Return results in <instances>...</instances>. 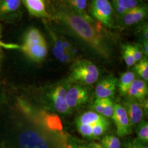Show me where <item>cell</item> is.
<instances>
[{
	"label": "cell",
	"mask_w": 148,
	"mask_h": 148,
	"mask_svg": "<svg viewBox=\"0 0 148 148\" xmlns=\"http://www.w3.org/2000/svg\"><path fill=\"white\" fill-rule=\"evenodd\" d=\"M59 17L71 32L96 52L106 58L109 57V50L104 40L92 24L90 18L81 16L74 11H62Z\"/></svg>",
	"instance_id": "1"
},
{
	"label": "cell",
	"mask_w": 148,
	"mask_h": 148,
	"mask_svg": "<svg viewBox=\"0 0 148 148\" xmlns=\"http://www.w3.org/2000/svg\"><path fill=\"white\" fill-rule=\"evenodd\" d=\"M99 74V70L94 64L90 61L82 60L74 64L69 80L71 82L90 85L98 79Z\"/></svg>",
	"instance_id": "2"
},
{
	"label": "cell",
	"mask_w": 148,
	"mask_h": 148,
	"mask_svg": "<svg viewBox=\"0 0 148 148\" xmlns=\"http://www.w3.org/2000/svg\"><path fill=\"white\" fill-rule=\"evenodd\" d=\"M91 14L108 27L112 24V8L108 0H93L91 4Z\"/></svg>",
	"instance_id": "3"
},
{
	"label": "cell",
	"mask_w": 148,
	"mask_h": 148,
	"mask_svg": "<svg viewBox=\"0 0 148 148\" xmlns=\"http://www.w3.org/2000/svg\"><path fill=\"white\" fill-rule=\"evenodd\" d=\"M112 119L117 129V133L120 137H125L132 132V126L130 124L127 112L125 108L120 104H114Z\"/></svg>",
	"instance_id": "4"
},
{
	"label": "cell",
	"mask_w": 148,
	"mask_h": 148,
	"mask_svg": "<svg viewBox=\"0 0 148 148\" xmlns=\"http://www.w3.org/2000/svg\"><path fill=\"white\" fill-rule=\"evenodd\" d=\"M88 97V92L86 88L79 86H74L66 92L65 101L70 109L85 104Z\"/></svg>",
	"instance_id": "5"
},
{
	"label": "cell",
	"mask_w": 148,
	"mask_h": 148,
	"mask_svg": "<svg viewBox=\"0 0 148 148\" xmlns=\"http://www.w3.org/2000/svg\"><path fill=\"white\" fill-rule=\"evenodd\" d=\"M148 14V7L140 5L127 11L121 17V22L124 26H131L142 21Z\"/></svg>",
	"instance_id": "6"
},
{
	"label": "cell",
	"mask_w": 148,
	"mask_h": 148,
	"mask_svg": "<svg viewBox=\"0 0 148 148\" xmlns=\"http://www.w3.org/2000/svg\"><path fill=\"white\" fill-rule=\"evenodd\" d=\"M117 79L112 76H109L101 80L96 86L95 95L97 98L112 97L116 88Z\"/></svg>",
	"instance_id": "7"
},
{
	"label": "cell",
	"mask_w": 148,
	"mask_h": 148,
	"mask_svg": "<svg viewBox=\"0 0 148 148\" xmlns=\"http://www.w3.org/2000/svg\"><path fill=\"white\" fill-rule=\"evenodd\" d=\"M124 108L127 112L130 124L134 126L139 124L143 119V108L142 106L134 99L125 101Z\"/></svg>",
	"instance_id": "8"
},
{
	"label": "cell",
	"mask_w": 148,
	"mask_h": 148,
	"mask_svg": "<svg viewBox=\"0 0 148 148\" xmlns=\"http://www.w3.org/2000/svg\"><path fill=\"white\" fill-rule=\"evenodd\" d=\"M53 51L55 57L62 63L69 62L72 58L71 45L63 39L55 40Z\"/></svg>",
	"instance_id": "9"
},
{
	"label": "cell",
	"mask_w": 148,
	"mask_h": 148,
	"mask_svg": "<svg viewBox=\"0 0 148 148\" xmlns=\"http://www.w3.org/2000/svg\"><path fill=\"white\" fill-rule=\"evenodd\" d=\"M23 52L30 58L35 62H41L46 58L48 50L46 42L29 46H21Z\"/></svg>",
	"instance_id": "10"
},
{
	"label": "cell",
	"mask_w": 148,
	"mask_h": 148,
	"mask_svg": "<svg viewBox=\"0 0 148 148\" xmlns=\"http://www.w3.org/2000/svg\"><path fill=\"white\" fill-rule=\"evenodd\" d=\"M66 90L63 86L57 87L51 93V99L53 106L57 111L61 113H66L69 110L65 101Z\"/></svg>",
	"instance_id": "11"
},
{
	"label": "cell",
	"mask_w": 148,
	"mask_h": 148,
	"mask_svg": "<svg viewBox=\"0 0 148 148\" xmlns=\"http://www.w3.org/2000/svg\"><path fill=\"white\" fill-rule=\"evenodd\" d=\"M127 94L134 99L142 101L148 94V86L145 81L134 79L131 85Z\"/></svg>",
	"instance_id": "12"
},
{
	"label": "cell",
	"mask_w": 148,
	"mask_h": 148,
	"mask_svg": "<svg viewBox=\"0 0 148 148\" xmlns=\"http://www.w3.org/2000/svg\"><path fill=\"white\" fill-rule=\"evenodd\" d=\"M30 14L37 17H46L48 14L44 0H23Z\"/></svg>",
	"instance_id": "13"
},
{
	"label": "cell",
	"mask_w": 148,
	"mask_h": 148,
	"mask_svg": "<svg viewBox=\"0 0 148 148\" xmlns=\"http://www.w3.org/2000/svg\"><path fill=\"white\" fill-rule=\"evenodd\" d=\"M139 0H114V7L117 14L121 16L127 11L140 5Z\"/></svg>",
	"instance_id": "14"
},
{
	"label": "cell",
	"mask_w": 148,
	"mask_h": 148,
	"mask_svg": "<svg viewBox=\"0 0 148 148\" xmlns=\"http://www.w3.org/2000/svg\"><path fill=\"white\" fill-rule=\"evenodd\" d=\"M106 120H107L106 119L103 115L95 112L89 111L79 116L76 120V123L89 125L92 126L98 122L105 121Z\"/></svg>",
	"instance_id": "15"
},
{
	"label": "cell",
	"mask_w": 148,
	"mask_h": 148,
	"mask_svg": "<svg viewBox=\"0 0 148 148\" xmlns=\"http://www.w3.org/2000/svg\"><path fill=\"white\" fill-rule=\"evenodd\" d=\"M46 42L42 35L37 29L32 28L27 32L23 46H29Z\"/></svg>",
	"instance_id": "16"
},
{
	"label": "cell",
	"mask_w": 148,
	"mask_h": 148,
	"mask_svg": "<svg viewBox=\"0 0 148 148\" xmlns=\"http://www.w3.org/2000/svg\"><path fill=\"white\" fill-rule=\"evenodd\" d=\"M135 79V75L132 71L122 74L119 83V89L122 95H126L131 84Z\"/></svg>",
	"instance_id": "17"
},
{
	"label": "cell",
	"mask_w": 148,
	"mask_h": 148,
	"mask_svg": "<svg viewBox=\"0 0 148 148\" xmlns=\"http://www.w3.org/2000/svg\"><path fill=\"white\" fill-rule=\"evenodd\" d=\"M21 0H0V15H5L17 11Z\"/></svg>",
	"instance_id": "18"
},
{
	"label": "cell",
	"mask_w": 148,
	"mask_h": 148,
	"mask_svg": "<svg viewBox=\"0 0 148 148\" xmlns=\"http://www.w3.org/2000/svg\"><path fill=\"white\" fill-rule=\"evenodd\" d=\"M44 123L45 126L52 131H59L63 129L61 121L57 115H47L44 117Z\"/></svg>",
	"instance_id": "19"
},
{
	"label": "cell",
	"mask_w": 148,
	"mask_h": 148,
	"mask_svg": "<svg viewBox=\"0 0 148 148\" xmlns=\"http://www.w3.org/2000/svg\"><path fill=\"white\" fill-rule=\"evenodd\" d=\"M100 144L103 148H120L121 145L120 140L112 135L104 136Z\"/></svg>",
	"instance_id": "20"
},
{
	"label": "cell",
	"mask_w": 148,
	"mask_h": 148,
	"mask_svg": "<svg viewBox=\"0 0 148 148\" xmlns=\"http://www.w3.org/2000/svg\"><path fill=\"white\" fill-rule=\"evenodd\" d=\"M68 2L74 8L75 12L81 16L89 18L85 13V10L87 6V0H67Z\"/></svg>",
	"instance_id": "21"
},
{
	"label": "cell",
	"mask_w": 148,
	"mask_h": 148,
	"mask_svg": "<svg viewBox=\"0 0 148 148\" xmlns=\"http://www.w3.org/2000/svg\"><path fill=\"white\" fill-rule=\"evenodd\" d=\"M109 127V122L108 120L101 122L92 126V139L98 138L106 132Z\"/></svg>",
	"instance_id": "22"
},
{
	"label": "cell",
	"mask_w": 148,
	"mask_h": 148,
	"mask_svg": "<svg viewBox=\"0 0 148 148\" xmlns=\"http://www.w3.org/2000/svg\"><path fill=\"white\" fill-rule=\"evenodd\" d=\"M136 71L138 74L144 80L148 79V62L146 58L141 59L135 66Z\"/></svg>",
	"instance_id": "23"
},
{
	"label": "cell",
	"mask_w": 148,
	"mask_h": 148,
	"mask_svg": "<svg viewBox=\"0 0 148 148\" xmlns=\"http://www.w3.org/2000/svg\"><path fill=\"white\" fill-rule=\"evenodd\" d=\"M138 139L140 142L147 144L148 142V124L146 121L139 123L137 128Z\"/></svg>",
	"instance_id": "24"
},
{
	"label": "cell",
	"mask_w": 148,
	"mask_h": 148,
	"mask_svg": "<svg viewBox=\"0 0 148 148\" xmlns=\"http://www.w3.org/2000/svg\"><path fill=\"white\" fill-rule=\"evenodd\" d=\"M127 47L128 48L131 54H132L136 62H139L142 58V52L141 51L138 45H127Z\"/></svg>",
	"instance_id": "25"
},
{
	"label": "cell",
	"mask_w": 148,
	"mask_h": 148,
	"mask_svg": "<svg viewBox=\"0 0 148 148\" xmlns=\"http://www.w3.org/2000/svg\"><path fill=\"white\" fill-rule=\"evenodd\" d=\"M76 126L79 132L83 137L92 138V126L91 125L76 123Z\"/></svg>",
	"instance_id": "26"
},
{
	"label": "cell",
	"mask_w": 148,
	"mask_h": 148,
	"mask_svg": "<svg viewBox=\"0 0 148 148\" xmlns=\"http://www.w3.org/2000/svg\"><path fill=\"white\" fill-rule=\"evenodd\" d=\"M122 54L123 59L128 66H131L136 63V61L130 53L127 45H124L122 47Z\"/></svg>",
	"instance_id": "27"
},
{
	"label": "cell",
	"mask_w": 148,
	"mask_h": 148,
	"mask_svg": "<svg viewBox=\"0 0 148 148\" xmlns=\"http://www.w3.org/2000/svg\"><path fill=\"white\" fill-rule=\"evenodd\" d=\"M114 105L112 101L110 98H108L101 115L103 114V116L108 117H112L114 113Z\"/></svg>",
	"instance_id": "28"
},
{
	"label": "cell",
	"mask_w": 148,
	"mask_h": 148,
	"mask_svg": "<svg viewBox=\"0 0 148 148\" xmlns=\"http://www.w3.org/2000/svg\"><path fill=\"white\" fill-rule=\"evenodd\" d=\"M107 98H97L95 100L93 105V108L95 111H97L98 113H99L100 114H102V112H103L104 107L106 104Z\"/></svg>",
	"instance_id": "29"
},
{
	"label": "cell",
	"mask_w": 148,
	"mask_h": 148,
	"mask_svg": "<svg viewBox=\"0 0 148 148\" xmlns=\"http://www.w3.org/2000/svg\"><path fill=\"white\" fill-rule=\"evenodd\" d=\"M125 148H148V147L147 144L140 142L137 139L128 143Z\"/></svg>",
	"instance_id": "30"
},
{
	"label": "cell",
	"mask_w": 148,
	"mask_h": 148,
	"mask_svg": "<svg viewBox=\"0 0 148 148\" xmlns=\"http://www.w3.org/2000/svg\"><path fill=\"white\" fill-rule=\"evenodd\" d=\"M75 148H103L100 143H90L87 145H80L77 146Z\"/></svg>",
	"instance_id": "31"
},
{
	"label": "cell",
	"mask_w": 148,
	"mask_h": 148,
	"mask_svg": "<svg viewBox=\"0 0 148 148\" xmlns=\"http://www.w3.org/2000/svg\"><path fill=\"white\" fill-rule=\"evenodd\" d=\"M148 25H144L142 28V35L144 37V40L148 41Z\"/></svg>",
	"instance_id": "32"
},
{
	"label": "cell",
	"mask_w": 148,
	"mask_h": 148,
	"mask_svg": "<svg viewBox=\"0 0 148 148\" xmlns=\"http://www.w3.org/2000/svg\"><path fill=\"white\" fill-rule=\"evenodd\" d=\"M143 49L145 54L148 56V41L144 40L143 41Z\"/></svg>",
	"instance_id": "33"
},
{
	"label": "cell",
	"mask_w": 148,
	"mask_h": 148,
	"mask_svg": "<svg viewBox=\"0 0 148 148\" xmlns=\"http://www.w3.org/2000/svg\"><path fill=\"white\" fill-rule=\"evenodd\" d=\"M0 45H1V42H0Z\"/></svg>",
	"instance_id": "34"
}]
</instances>
